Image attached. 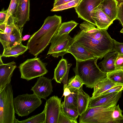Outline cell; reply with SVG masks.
<instances>
[{
    "label": "cell",
    "instance_id": "1",
    "mask_svg": "<svg viewBox=\"0 0 123 123\" xmlns=\"http://www.w3.org/2000/svg\"><path fill=\"white\" fill-rule=\"evenodd\" d=\"M85 21L81 23L80 30L73 38V41L81 45L95 57L101 59L108 53L113 51L114 39L105 29H100Z\"/></svg>",
    "mask_w": 123,
    "mask_h": 123
},
{
    "label": "cell",
    "instance_id": "2",
    "mask_svg": "<svg viewBox=\"0 0 123 123\" xmlns=\"http://www.w3.org/2000/svg\"><path fill=\"white\" fill-rule=\"evenodd\" d=\"M62 21L61 16L56 15L45 19L41 27L30 37L27 43L31 54L37 57L44 50L57 33Z\"/></svg>",
    "mask_w": 123,
    "mask_h": 123
},
{
    "label": "cell",
    "instance_id": "3",
    "mask_svg": "<svg viewBox=\"0 0 123 123\" xmlns=\"http://www.w3.org/2000/svg\"><path fill=\"white\" fill-rule=\"evenodd\" d=\"M98 58L85 61H76V65L73 69L78 76L87 87L93 88L100 80L107 77L106 73L102 71L97 64Z\"/></svg>",
    "mask_w": 123,
    "mask_h": 123
},
{
    "label": "cell",
    "instance_id": "4",
    "mask_svg": "<svg viewBox=\"0 0 123 123\" xmlns=\"http://www.w3.org/2000/svg\"><path fill=\"white\" fill-rule=\"evenodd\" d=\"M117 102L94 107H88L80 116L79 123H113L112 114Z\"/></svg>",
    "mask_w": 123,
    "mask_h": 123
},
{
    "label": "cell",
    "instance_id": "5",
    "mask_svg": "<svg viewBox=\"0 0 123 123\" xmlns=\"http://www.w3.org/2000/svg\"><path fill=\"white\" fill-rule=\"evenodd\" d=\"M12 86L8 84L0 92V123H17Z\"/></svg>",
    "mask_w": 123,
    "mask_h": 123
},
{
    "label": "cell",
    "instance_id": "6",
    "mask_svg": "<svg viewBox=\"0 0 123 123\" xmlns=\"http://www.w3.org/2000/svg\"><path fill=\"white\" fill-rule=\"evenodd\" d=\"M41 99L34 93L18 95L13 99L15 113L21 117L28 116L42 104Z\"/></svg>",
    "mask_w": 123,
    "mask_h": 123
},
{
    "label": "cell",
    "instance_id": "7",
    "mask_svg": "<svg viewBox=\"0 0 123 123\" xmlns=\"http://www.w3.org/2000/svg\"><path fill=\"white\" fill-rule=\"evenodd\" d=\"M47 64L37 57L27 59L20 64L18 67L21 78L28 81L43 76L48 71L46 67Z\"/></svg>",
    "mask_w": 123,
    "mask_h": 123
},
{
    "label": "cell",
    "instance_id": "8",
    "mask_svg": "<svg viewBox=\"0 0 123 123\" xmlns=\"http://www.w3.org/2000/svg\"><path fill=\"white\" fill-rule=\"evenodd\" d=\"M68 34L61 35L56 34L53 37L51 41V45L47 55L50 54L54 57L63 56L68 53L70 46L73 42V39Z\"/></svg>",
    "mask_w": 123,
    "mask_h": 123
},
{
    "label": "cell",
    "instance_id": "9",
    "mask_svg": "<svg viewBox=\"0 0 123 123\" xmlns=\"http://www.w3.org/2000/svg\"><path fill=\"white\" fill-rule=\"evenodd\" d=\"M101 0H81L74 7L78 18L96 25L93 18L94 11L100 4Z\"/></svg>",
    "mask_w": 123,
    "mask_h": 123
},
{
    "label": "cell",
    "instance_id": "10",
    "mask_svg": "<svg viewBox=\"0 0 123 123\" xmlns=\"http://www.w3.org/2000/svg\"><path fill=\"white\" fill-rule=\"evenodd\" d=\"M61 98L53 96L46 101L45 105V123H58L61 110Z\"/></svg>",
    "mask_w": 123,
    "mask_h": 123
},
{
    "label": "cell",
    "instance_id": "11",
    "mask_svg": "<svg viewBox=\"0 0 123 123\" xmlns=\"http://www.w3.org/2000/svg\"><path fill=\"white\" fill-rule=\"evenodd\" d=\"M31 90L39 97L46 99L53 91L51 80L43 76L39 77Z\"/></svg>",
    "mask_w": 123,
    "mask_h": 123
},
{
    "label": "cell",
    "instance_id": "12",
    "mask_svg": "<svg viewBox=\"0 0 123 123\" xmlns=\"http://www.w3.org/2000/svg\"><path fill=\"white\" fill-rule=\"evenodd\" d=\"M30 0H18L14 14L17 25L22 31L26 22L29 20Z\"/></svg>",
    "mask_w": 123,
    "mask_h": 123
},
{
    "label": "cell",
    "instance_id": "13",
    "mask_svg": "<svg viewBox=\"0 0 123 123\" xmlns=\"http://www.w3.org/2000/svg\"><path fill=\"white\" fill-rule=\"evenodd\" d=\"M22 31L18 25L9 33H5L0 31V41L4 49L12 47L22 42Z\"/></svg>",
    "mask_w": 123,
    "mask_h": 123
},
{
    "label": "cell",
    "instance_id": "14",
    "mask_svg": "<svg viewBox=\"0 0 123 123\" xmlns=\"http://www.w3.org/2000/svg\"><path fill=\"white\" fill-rule=\"evenodd\" d=\"M72 65L68 63L67 60L62 58L60 60L55 69L54 76L52 80L57 83L64 84L63 86H68V77L70 68Z\"/></svg>",
    "mask_w": 123,
    "mask_h": 123
},
{
    "label": "cell",
    "instance_id": "15",
    "mask_svg": "<svg viewBox=\"0 0 123 123\" xmlns=\"http://www.w3.org/2000/svg\"><path fill=\"white\" fill-rule=\"evenodd\" d=\"M122 91L105 95H100L93 98L91 97L88 106L94 107L106 105L117 102L121 97Z\"/></svg>",
    "mask_w": 123,
    "mask_h": 123
},
{
    "label": "cell",
    "instance_id": "16",
    "mask_svg": "<svg viewBox=\"0 0 123 123\" xmlns=\"http://www.w3.org/2000/svg\"><path fill=\"white\" fill-rule=\"evenodd\" d=\"M16 67L14 61L6 64H0V92L10 83L13 72Z\"/></svg>",
    "mask_w": 123,
    "mask_h": 123
},
{
    "label": "cell",
    "instance_id": "17",
    "mask_svg": "<svg viewBox=\"0 0 123 123\" xmlns=\"http://www.w3.org/2000/svg\"><path fill=\"white\" fill-rule=\"evenodd\" d=\"M68 53L71 54L76 61H85L96 58L83 46L73 41L70 46Z\"/></svg>",
    "mask_w": 123,
    "mask_h": 123
},
{
    "label": "cell",
    "instance_id": "18",
    "mask_svg": "<svg viewBox=\"0 0 123 123\" xmlns=\"http://www.w3.org/2000/svg\"><path fill=\"white\" fill-rule=\"evenodd\" d=\"M118 5L116 0H101L98 6L113 22L116 19Z\"/></svg>",
    "mask_w": 123,
    "mask_h": 123
},
{
    "label": "cell",
    "instance_id": "19",
    "mask_svg": "<svg viewBox=\"0 0 123 123\" xmlns=\"http://www.w3.org/2000/svg\"><path fill=\"white\" fill-rule=\"evenodd\" d=\"M93 17L96 26L100 29L107 30L113 23V22L102 11L98 6L94 11Z\"/></svg>",
    "mask_w": 123,
    "mask_h": 123
},
{
    "label": "cell",
    "instance_id": "20",
    "mask_svg": "<svg viewBox=\"0 0 123 123\" xmlns=\"http://www.w3.org/2000/svg\"><path fill=\"white\" fill-rule=\"evenodd\" d=\"M118 55L115 51L106 54L103 60L98 64V66L101 67V70L106 73L115 70V62Z\"/></svg>",
    "mask_w": 123,
    "mask_h": 123
},
{
    "label": "cell",
    "instance_id": "21",
    "mask_svg": "<svg viewBox=\"0 0 123 123\" xmlns=\"http://www.w3.org/2000/svg\"><path fill=\"white\" fill-rule=\"evenodd\" d=\"M119 85H121L112 82L107 77L103 78L99 80L95 85L92 96L91 98L96 97L111 88Z\"/></svg>",
    "mask_w": 123,
    "mask_h": 123
},
{
    "label": "cell",
    "instance_id": "22",
    "mask_svg": "<svg viewBox=\"0 0 123 123\" xmlns=\"http://www.w3.org/2000/svg\"><path fill=\"white\" fill-rule=\"evenodd\" d=\"M91 97L83 90L82 86L78 90L77 109L79 116L84 113L89 106Z\"/></svg>",
    "mask_w": 123,
    "mask_h": 123
},
{
    "label": "cell",
    "instance_id": "23",
    "mask_svg": "<svg viewBox=\"0 0 123 123\" xmlns=\"http://www.w3.org/2000/svg\"><path fill=\"white\" fill-rule=\"evenodd\" d=\"M28 49L27 46L23 45L22 43L12 47L4 49L2 56L17 57L24 53Z\"/></svg>",
    "mask_w": 123,
    "mask_h": 123
},
{
    "label": "cell",
    "instance_id": "24",
    "mask_svg": "<svg viewBox=\"0 0 123 123\" xmlns=\"http://www.w3.org/2000/svg\"><path fill=\"white\" fill-rule=\"evenodd\" d=\"M70 89L71 91V93L68 96H64V101L62 103V104L67 108L72 109L77 108V98L78 90Z\"/></svg>",
    "mask_w": 123,
    "mask_h": 123
},
{
    "label": "cell",
    "instance_id": "25",
    "mask_svg": "<svg viewBox=\"0 0 123 123\" xmlns=\"http://www.w3.org/2000/svg\"><path fill=\"white\" fill-rule=\"evenodd\" d=\"M17 25L15 16L12 15L4 23L0 24V31L5 33H9L11 32Z\"/></svg>",
    "mask_w": 123,
    "mask_h": 123
},
{
    "label": "cell",
    "instance_id": "26",
    "mask_svg": "<svg viewBox=\"0 0 123 123\" xmlns=\"http://www.w3.org/2000/svg\"><path fill=\"white\" fill-rule=\"evenodd\" d=\"M78 24L73 20L64 22L61 24L56 34L58 35L68 34Z\"/></svg>",
    "mask_w": 123,
    "mask_h": 123
},
{
    "label": "cell",
    "instance_id": "27",
    "mask_svg": "<svg viewBox=\"0 0 123 123\" xmlns=\"http://www.w3.org/2000/svg\"><path fill=\"white\" fill-rule=\"evenodd\" d=\"M45 109L44 108L41 113L21 121L18 120L17 123H45Z\"/></svg>",
    "mask_w": 123,
    "mask_h": 123
},
{
    "label": "cell",
    "instance_id": "28",
    "mask_svg": "<svg viewBox=\"0 0 123 123\" xmlns=\"http://www.w3.org/2000/svg\"><path fill=\"white\" fill-rule=\"evenodd\" d=\"M107 77L112 82L123 85V70H115L106 74Z\"/></svg>",
    "mask_w": 123,
    "mask_h": 123
},
{
    "label": "cell",
    "instance_id": "29",
    "mask_svg": "<svg viewBox=\"0 0 123 123\" xmlns=\"http://www.w3.org/2000/svg\"><path fill=\"white\" fill-rule=\"evenodd\" d=\"M81 0H73L60 5L53 7L51 12L61 11L68 8L75 7L78 4Z\"/></svg>",
    "mask_w": 123,
    "mask_h": 123
},
{
    "label": "cell",
    "instance_id": "30",
    "mask_svg": "<svg viewBox=\"0 0 123 123\" xmlns=\"http://www.w3.org/2000/svg\"><path fill=\"white\" fill-rule=\"evenodd\" d=\"M84 84L80 79L75 75L70 78L68 83V87L72 90H78L82 87Z\"/></svg>",
    "mask_w": 123,
    "mask_h": 123
},
{
    "label": "cell",
    "instance_id": "31",
    "mask_svg": "<svg viewBox=\"0 0 123 123\" xmlns=\"http://www.w3.org/2000/svg\"><path fill=\"white\" fill-rule=\"evenodd\" d=\"M61 110L70 118L77 120L78 116L79 115L77 109H72L64 106L62 104L61 107Z\"/></svg>",
    "mask_w": 123,
    "mask_h": 123
},
{
    "label": "cell",
    "instance_id": "32",
    "mask_svg": "<svg viewBox=\"0 0 123 123\" xmlns=\"http://www.w3.org/2000/svg\"><path fill=\"white\" fill-rule=\"evenodd\" d=\"M123 111L120 109L119 105H116L112 114L113 123H123Z\"/></svg>",
    "mask_w": 123,
    "mask_h": 123
},
{
    "label": "cell",
    "instance_id": "33",
    "mask_svg": "<svg viewBox=\"0 0 123 123\" xmlns=\"http://www.w3.org/2000/svg\"><path fill=\"white\" fill-rule=\"evenodd\" d=\"M18 0H11L9 6L8 8L6 20L11 15H14L17 7Z\"/></svg>",
    "mask_w": 123,
    "mask_h": 123
},
{
    "label": "cell",
    "instance_id": "34",
    "mask_svg": "<svg viewBox=\"0 0 123 123\" xmlns=\"http://www.w3.org/2000/svg\"><path fill=\"white\" fill-rule=\"evenodd\" d=\"M77 123V120H73L66 115L61 110L58 123Z\"/></svg>",
    "mask_w": 123,
    "mask_h": 123
},
{
    "label": "cell",
    "instance_id": "35",
    "mask_svg": "<svg viewBox=\"0 0 123 123\" xmlns=\"http://www.w3.org/2000/svg\"><path fill=\"white\" fill-rule=\"evenodd\" d=\"M116 19L121 23L123 28L121 30V32L123 33V4L122 3L118 5Z\"/></svg>",
    "mask_w": 123,
    "mask_h": 123
},
{
    "label": "cell",
    "instance_id": "36",
    "mask_svg": "<svg viewBox=\"0 0 123 123\" xmlns=\"http://www.w3.org/2000/svg\"><path fill=\"white\" fill-rule=\"evenodd\" d=\"M115 70H123V55L118 54L115 62Z\"/></svg>",
    "mask_w": 123,
    "mask_h": 123
},
{
    "label": "cell",
    "instance_id": "37",
    "mask_svg": "<svg viewBox=\"0 0 123 123\" xmlns=\"http://www.w3.org/2000/svg\"><path fill=\"white\" fill-rule=\"evenodd\" d=\"M113 51L118 54L123 55V43H120L114 40Z\"/></svg>",
    "mask_w": 123,
    "mask_h": 123
},
{
    "label": "cell",
    "instance_id": "38",
    "mask_svg": "<svg viewBox=\"0 0 123 123\" xmlns=\"http://www.w3.org/2000/svg\"><path fill=\"white\" fill-rule=\"evenodd\" d=\"M123 88V85H117L103 92L100 95H105L116 92H119L120 91H122Z\"/></svg>",
    "mask_w": 123,
    "mask_h": 123
},
{
    "label": "cell",
    "instance_id": "39",
    "mask_svg": "<svg viewBox=\"0 0 123 123\" xmlns=\"http://www.w3.org/2000/svg\"><path fill=\"white\" fill-rule=\"evenodd\" d=\"M8 10H5L3 8L0 12V24L4 22L6 20L7 13Z\"/></svg>",
    "mask_w": 123,
    "mask_h": 123
},
{
    "label": "cell",
    "instance_id": "40",
    "mask_svg": "<svg viewBox=\"0 0 123 123\" xmlns=\"http://www.w3.org/2000/svg\"><path fill=\"white\" fill-rule=\"evenodd\" d=\"M73 0H55L53 7H55L64 4Z\"/></svg>",
    "mask_w": 123,
    "mask_h": 123
},
{
    "label": "cell",
    "instance_id": "41",
    "mask_svg": "<svg viewBox=\"0 0 123 123\" xmlns=\"http://www.w3.org/2000/svg\"><path fill=\"white\" fill-rule=\"evenodd\" d=\"M63 93L62 97L63 96H66L70 94L72 92L71 91L68 86H63Z\"/></svg>",
    "mask_w": 123,
    "mask_h": 123
},
{
    "label": "cell",
    "instance_id": "42",
    "mask_svg": "<svg viewBox=\"0 0 123 123\" xmlns=\"http://www.w3.org/2000/svg\"><path fill=\"white\" fill-rule=\"evenodd\" d=\"M31 36L29 35H25L22 38V40L25 41L31 37Z\"/></svg>",
    "mask_w": 123,
    "mask_h": 123
},
{
    "label": "cell",
    "instance_id": "43",
    "mask_svg": "<svg viewBox=\"0 0 123 123\" xmlns=\"http://www.w3.org/2000/svg\"><path fill=\"white\" fill-rule=\"evenodd\" d=\"M116 0L118 2V5L123 2V0Z\"/></svg>",
    "mask_w": 123,
    "mask_h": 123
},
{
    "label": "cell",
    "instance_id": "44",
    "mask_svg": "<svg viewBox=\"0 0 123 123\" xmlns=\"http://www.w3.org/2000/svg\"><path fill=\"white\" fill-rule=\"evenodd\" d=\"M122 91H123V88L122 89Z\"/></svg>",
    "mask_w": 123,
    "mask_h": 123
},
{
    "label": "cell",
    "instance_id": "45",
    "mask_svg": "<svg viewBox=\"0 0 123 123\" xmlns=\"http://www.w3.org/2000/svg\"></svg>",
    "mask_w": 123,
    "mask_h": 123
}]
</instances>
